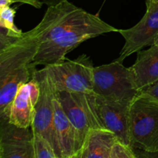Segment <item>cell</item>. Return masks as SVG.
I'll return each mask as SVG.
<instances>
[{"label": "cell", "mask_w": 158, "mask_h": 158, "mask_svg": "<svg viewBox=\"0 0 158 158\" xmlns=\"http://www.w3.org/2000/svg\"><path fill=\"white\" fill-rule=\"evenodd\" d=\"M53 135L59 157L67 158L76 154L75 130L57 99L56 94L54 99Z\"/></svg>", "instance_id": "cell-12"}, {"label": "cell", "mask_w": 158, "mask_h": 158, "mask_svg": "<svg viewBox=\"0 0 158 158\" xmlns=\"http://www.w3.org/2000/svg\"><path fill=\"white\" fill-rule=\"evenodd\" d=\"M15 15V9L10 6L0 8V32H4L10 36L19 37L23 32L15 26L14 22Z\"/></svg>", "instance_id": "cell-15"}, {"label": "cell", "mask_w": 158, "mask_h": 158, "mask_svg": "<svg viewBox=\"0 0 158 158\" xmlns=\"http://www.w3.org/2000/svg\"><path fill=\"white\" fill-rule=\"evenodd\" d=\"M33 77L39 82L40 94L35 107L33 121L31 128L34 134L41 136L51 145L57 155L53 135L54 99L56 89L45 68L35 71Z\"/></svg>", "instance_id": "cell-7"}, {"label": "cell", "mask_w": 158, "mask_h": 158, "mask_svg": "<svg viewBox=\"0 0 158 158\" xmlns=\"http://www.w3.org/2000/svg\"><path fill=\"white\" fill-rule=\"evenodd\" d=\"M39 46L35 26L19 37L0 32V119L9 120L10 107L22 85L37 70L34 59Z\"/></svg>", "instance_id": "cell-2"}, {"label": "cell", "mask_w": 158, "mask_h": 158, "mask_svg": "<svg viewBox=\"0 0 158 158\" xmlns=\"http://www.w3.org/2000/svg\"><path fill=\"white\" fill-rule=\"evenodd\" d=\"M56 97L75 130L77 153L83 148L89 131L95 129L86 94L56 91Z\"/></svg>", "instance_id": "cell-9"}, {"label": "cell", "mask_w": 158, "mask_h": 158, "mask_svg": "<svg viewBox=\"0 0 158 158\" xmlns=\"http://www.w3.org/2000/svg\"><path fill=\"white\" fill-rule=\"evenodd\" d=\"M141 94H144L158 102V81L143 89L141 91Z\"/></svg>", "instance_id": "cell-19"}, {"label": "cell", "mask_w": 158, "mask_h": 158, "mask_svg": "<svg viewBox=\"0 0 158 158\" xmlns=\"http://www.w3.org/2000/svg\"><path fill=\"white\" fill-rule=\"evenodd\" d=\"M67 158H85V155L84 154H83V150L81 149L79 151H77L75 154H73V156H71V157H67Z\"/></svg>", "instance_id": "cell-22"}, {"label": "cell", "mask_w": 158, "mask_h": 158, "mask_svg": "<svg viewBox=\"0 0 158 158\" xmlns=\"http://www.w3.org/2000/svg\"><path fill=\"white\" fill-rule=\"evenodd\" d=\"M45 69L58 92L93 94L94 66L90 58L80 56L73 60H65L45 66Z\"/></svg>", "instance_id": "cell-6"}, {"label": "cell", "mask_w": 158, "mask_h": 158, "mask_svg": "<svg viewBox=\"0 0 158 158\" xmlns=\"http://www.w3.org/2000/svg\"><path fill=\"white\" fill-rule=\"evenodd\" d=\"M39 46L35 65L53 64L66 60V55L82 43L119 29L97 15L87 12L67 0L48 6L36 26Z\"/></svg>", "instance_id": "cell-1"}, {"label": "cell", "mask_w": 158, "mask_h": 158, "mask_svg": "<svg viewBox=\"0 0 158 158\" xmlns=\"http://www.w3.org/2000/svg\"><path fill=\"white\" fill-rule=\"evenodd\" d=\"M154 45H158V35L157 36V38H156L155 41H154Z\"/></svg>", "instance_id": "cell-23"}, {"label": "cell", "mask_w": 158, "mask_h": 158, "mask_svg": "<svg viewBox=\"0 0 158 158\" xmlns=\"http://www.w3.org/2000/svg\"><path fill=\"white\" fill-rule=\"evenodd\" d=\"M0 158H35L32 128L19 127L0 119Z\"/></svg>", "instance_id": "cell-10"}, {"label": "cell", "mask_w": 158, "mask_h": 158, "mask_svg": "<svg viewBox=\"0 0 158 158\" xmlns=\"http://www.w3.org/2000/svg\"><path fill=\"white\" fill-rule=\"evenodd\" d=\"M109 158H137L134 149L117 141L113 148Z\"/></svg>", "instance_id": "cell-17"}, {"label": "cell", "mask_w": 158, "mask_h": 158, "mask_svg": "<svg viewBox=\"0 0 158 158\" xmlns=\"http://www.w3.org/2000/svg\"><path fill=\"white\" fill-rule=\"evenodd\" d=\"M140 90L158 81V45L137 52V60L131 66Z\"/></svg>", "instance_id": "cell-13"}, {"label": "cell", "mask_w": 158, "mask_h": 158, "mask_svg": "<svg viewBox=\"0 0 158 158\" xmlns=\"http://www.w3.org/2000/svg\"><path fill=\"white\" fill-rule=\"evenodd\" d=\"M148 2H158V0H147Z\"/></svg>", "instance_id": "cell-24"}, {"label": "cell", "mask_w": 158, "mask_h": 158, "mask_svg": "<svg viewBox=\"0 0 158 158\" xmlns=\"http://www.w3.org/2000/svg\"><path fill=\"white\" fill-rule=\"evenodd\" d=\"M15 2H21L24 3V4L30 5V6L37 8V9L41 8L43 4L41 0H0V8L10 6V5Z\"/></svg>", "instance_id": "cell-18"}, {"label": "cell", "mask_w": 158, "mask_h": 158, "mask_svg": "<svg viewBox=\"0 0 158 158\" xmlns=\"http://www.w3.org/2000/svg\"><path fill=\"white\" fill-rule=\"evenodd\" d=\"M131 147L148 152L158 151V102L140 94L130 111Z\"/></svg>", "instance_id": "cell-4"}, {"label": "cell", "mask_w": 158, "mask_h": 158, "mask_svg": "<svg viewBox=\"0 0 158 158\" xmlns=\"http://www.w3.org/2000/svg\"><path fill=\"white\" fill-rule=\"evenodd\" d=\"M40 94V84L34 77L30 81L22 85L11 105L9 123L19 127H31Z\"/></svg>", "instance_id": "cell-11"}, {"label": "cell", "mask_w": 158, "mask_h": 158, "mask_svg": "<svg viewBox=\"0 0 158 158\" xmlns=\"http://www.w3.org/2000/svg\"><path fill=\"white\" fill-rule=\"evenodd\" d=\"M86 96L94 128L114 133L119 142L131 147L130 111L132 102L110 100L94 94Z\"/></svg>", "instance_id": "cell-5"}, {"label": "cell", "mask_w": 158, "mask_h": 158, "mask_svg": "<svg viewBox=\"0 0 158 158\" xmlns=\"http://www.w3.org/2000/svg\"><path fill=\"white\" fill-rule=\"evenodd\" d=\"M63 1H64V0H41L43 4L47 5L48 6H55V5L58 4V3L61 2Z\"/></svg>", "instance_id": "cell-21"}, {"label": "cell", "mask_w": 158, "mask_h": 158, "mask_svg": "<svg viewBox=\"0 0 158 158\" xmlns=\"http://www.w3.org/2000/svg\"><path fill=\"white\" fill-rule=\"evenodd\" d=\"M125 43L118 60L127 57L143 48L154 45L158 35V2L147 1V11L138 23L128 29H119Z\"/></svg>", "instance_id": "cell-8"}, {"label": "cell", "mask_w": 158, "mask_h": 158, "mask_svg": "<svg viewBox=\"0 0 158 158\" xmlns=\"http://www.w3.org/2000/svg\"><path fill=\"white\" fill-rule=\"evenodd\" d=\"M35 158H60L56 154L51 145L43 137L34 134Z\"/></svg>", "instance_id": "cell-16"}, {"label": "cell", "mask_w": 158, "mask_h": 158, "mask_svg": "<svg viewBox=\"0 0 158 158\" xmlns=\"http://www.w3.org/2000/svg\"><path fill=\"white\" fill-rule=\"evenodd\" d=\"M137 158H158V151L148 152L139 149H134Z\"/></svg>", "instance_id": "cell-20"}, {"label": "cell", "mask_w": 158, "mask_h": 158, "mask_svg": "<svg viewBox=\"0 0 158 158\" xmlns=\"http://www.w3.org/2000/svg\"><path fill=\"white\" fill-rule=\"evenodd\" d=\"M118 141L114 133L104 129H91L82 150L85 158H109L114 144Z\"/></svg>", "instance_id": "cell-14"}, {"label": "cell", "mask_w": 158, "mask_h": 158, "mask_svg": "<svg viewBox=\"0 0 158 158\" xmlns=\"http://www.w3.org/2000/svg\"><path fill=\"white\" fill-rule=\"evenodd\" d=\"M94 94L110 100L133 102L140 94L131 67L116 60L109 64L94 66Z\"/></svg>", "instance_id": "cell-3"}]
</instances>
